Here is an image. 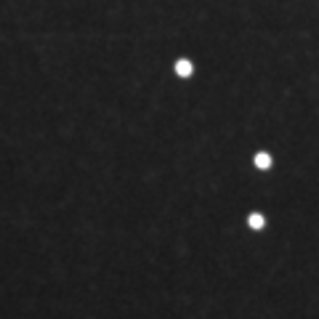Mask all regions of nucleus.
<instances>
[{"label": "nucleus", "instance_id": "1", "mask_svg": "<svg viewBox=\"0 0 319 319\" xmlns=\"http://www.w3.org/2000/svg\"><path fill=\"white\" fill-rule=\"evenodd\" d=\"M255 165H258V168H269V165H271V157H269V155H258V157H255Z\"/></svg>", "mask_w": 319, "mask_h": 319}, {"label": "nucleus", "instance_id": "2", "mask_svg": "<svg viewBox=\"0 0 319 319\" xmlns=\"http://www.w3.org/2000/svg\"><path fill=\"white\" fill-rule=\"evenodd\" d=\"M176 70H178V75H189V72H192V64H189V61H178V64H176Z\"/></svg>", "mask_w": 319, "mask_h": 319}, {"label": "nucleus", "instance_id": "3", "mask_svg": "<svg viewBox=\"0 0 319 319\" xmlns=\"http://www.w3.org/2000/svg\"><path fill=\"white\" fill-rule=\"evenodd\" d=\"M250 226H255V229H261V226H264V218H261V215H253V218H250Z\"/></svg>", "mask_w": 319, "mask_h": 319}]
</instances>
